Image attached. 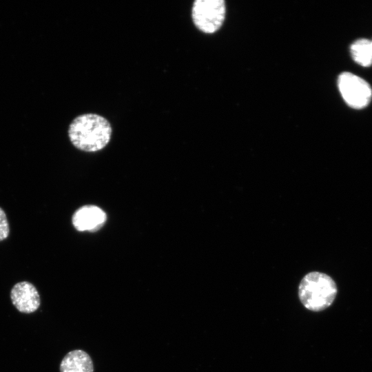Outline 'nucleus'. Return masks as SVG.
Segmentation results:
<instances>
[{
	"label": "nucleus",
	"mask_w": 372,
	"mask_h": 372,
	"mask_svg": "<svg viewBox=\"0 0 372 372\" xmlns=\"http://www.w3.org/2000/svg\"><path fill=\"white\" fill-rule=\"evenodd\" d=\"M112 126L105 117L87 113L76 117L68 128V136L77 149L95 152L104 148L110 142Z\"/></svg>",
	"instance_id": "obj_1"
},
{
	"label": "nucleus",
	"mask_w": 372,
	"mask_h": 372,
	"mask_svg": "<svg viewBox=\"0 0 372 372\" xmlns=\"http://www.w3.org/2000/svg\"><path fill=\"white\" fill-rule=\"evenodd\" d=\"M10 233L9 223L5 211L0 207V241L7 238Z\"/></svg>",
	"instance_id": "obj_9"
},
{
	"label": "nucleus",
	"mask_w": 372,
	"mask_h": 372,
	"mask_svg": "<svg viewBox=\"0 0 372 372\" xmlns=\"http://www.w3.org/2000/svg\"><path fill=\"white\" fill-rule=\"evenodd\" d=\"M13 305L20 312L31 313L37 311L41 304L40 296L36 287L30 282L15 284L10 291Z\"/></svg>",
	"instance_id": "obj_5"
},
{
	"label": "nucleus",
	"mask_w": 372,
	"mask_h": 372,
	"mask_svg": "<svg viewBox=\"0 0 372 372\" xmlns=\"http://www.w3.org/2000/svg\"><path fill=\"white\" fill-rule=\"evenodd\" d=\"M94 366L90 356L83 350L68 353L60 364V372H93Z\"/></svg>",
	"instance_id": "obj_7"
},
{
	"label": "nucleus",
	"mask_w": 372,
	"mask_h": 372,
	"mask_svg": "<svg viewBox=\"0 0 372 372\" xmlns=\"http://www.w3.org/2000/svg\"><path fill=\"white\" fill-rule=\"evenodd\" d=\"M353 60L364 67L372 65V43L366 39H360L353 42L350 47Z\"/></svg>",
	"instance_id": "obj_8"
},
{
	"label": "nucleus",
	"mask_w": 372,
	"mask_h": 372,
	"mask_svg": "<svg viewBox=\"0 0 372 372\" xmlns=\"http://www.w3.org/2000/svg\"><path fill=\"white\" fill-rule=\"evenodd\" d=\"M336 294L337 287L333 278L319 271L307 273L298 287L301 303L307 309L315 312L323 311L331 306Z\"/></svg>",
	"instance_id": "obj_2"
},
{
	"label": "nucleus",
	"mask_w": 372,
	"mask_h": 372,
	"mask_svg": "<svg viewBox=\"0 0 372 372\" xmlns=\"http://www.w3.org/2000/svg\"><path fill=\"white\" fill-rule=\"evenodd\" d=\"M338 85L342 98L351 107L362 109L370 103L372 90L362 78L345 72L338 76Z\"/></svg>",
	"instance_id": "obj_4"
},
{
	"label": "nucleus",
	"mask_w": 372,
	"mask_h": 372,
	"mask_svg": "<svg viewBox=\"0 0 372 372\" xmlns=\"http://www.w3.org/2000/svg\"><path fill=\"white\" fill-rule=\"evenodd\" d=\"M371 43H372V40H371Z\"/></svg>",
	"instance_id": "obj_10"
},
{
	"label": "nucleus",
	"mask_w": 372,
	"mask_h": 372,
	"mask_svg": "<svg viewBox=\"0 0 372 372\" xmlns=\"http://www.w3.org/2000/svg\"><path fill=\"white\" fill-rule=\"evenodd\" d=\"M105 220V213L99 207L92 205L79 208L72 218L74 227L80 231H96Z\"/></svg>",
	"instance_id": "obj_6"
},
{
	"label": "nucleus",
	"mask_w": 372,
	"mask_h": 372,
	"mask_svg": "<svg viewBox=\"0 0 372 372\" xmlns=\"http://www.w3.org/2000/svg\"><path fill=\"white\" fill-rule=\"evenodd\" d=\"M225 16L223 0H196L193 3L192 17L195 26L204 33H214L222 25Z\"/></svg>",
	"instance_id": "obj_3"
}]
</instances>
